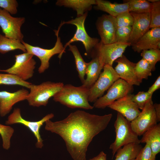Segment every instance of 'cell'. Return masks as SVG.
Segmentation results:
<instances>
[{"label":"cell","mask_w":160,"mask_h":160,"mask_svg":"<svg viewBox=\"0 0 160 160\" xmlns=\"http://www.w3.org/2000/svg\"><path fill=\"white\" fill-rule=\"evenodd\" d=\"M112 117L111 113L100 116L78 110L62 120L47 121L45 129L62 138L74 160H86L90 143L95 136L107 128Z\"/></svg>","instance_id":"cell-1"},{"label":"cell","mask_w":160,"mask_h":160,"mask_svg":"<svg viewBox=\"0 0 160 160\" xmlns=\"http://www.w3.org/2000/svg\"><path fill=\"white\" fill-rule=\"evenodd\" d=\"M89 89L82 85L76 87L64 85L53 97V100L71 108L92 110L94 108L88 101Z\"/></svg>","instance_id":"cell-2"},{"label":"cell","mask_w":160,"mask_h":160,"mask_svg":"<svg viewBox=\"0 0 160 160\" xmlns=\"http://www.w3.org/2000/svg\"><path fill=\"white\" fill-rule=\"evenodd\" d=\"M114 127L116 133L114 141L110 145L113 157L117 151L122 146L131 143L140 144L138 136L132 129L130 122L118 112Z\"/></svg>","instance_id":"cell-3"},{"label":"cell","mask_w":160,"mask_h":160,"mask_svg":"<svg viewBox=\"0 0 160 160\" xmlns=\"http://www.w3.org/2000/svg\"><path fill=\"white\" fill-rule=\"evenodd\" d=\"M64 85L63 82L47 81L39 85L32 84L26 100L33 107L46 106L50 98L60 91Z\"/></svg>","instance_id":"cell-4"},{"label":"cell","mask_w":160,"mask_h":160,"mask_svg":"<svg viewBox=\"0 0 160 160\" xmlns=\"http://www.w3.org/2000/svg\"><path fill=\"white\" fill-rule=\"evenodd\" d=\"M61 26L59 25L57 30H54L57 38V41L54 47L51 49H45L38 46H34L24 42H21L25 46L27 52L37 57L41 61V65L38 68L39 73L44 72L49 67V61L54 55L59 54L58 57L60 59L63 54L65 52L64 47L59 36V32Z\"/></svg>","instance_id":"cell-5"},{"label":"cell","mask_w":160,"mask_h":160,"mask_svg":"<svg viewBox=\"0 0 160 160\" xmlns=\"http://www.w3.org/2000/svg\"><path fill=\"white\" fill-rule=\"evenodd\" d=\"M87 12L80 17H77L68 21H64L61 23L62 26L65 24H71L76 26V30L73 36L64 45V50L72 43L79 41L83 44L86 52V55L92 57L95 48L99 43V39L96 38H92L87 33L84 26V22L87 15Z\"/></svg>","instance_id":"cell-6"},{"label":"cell","mask_w":160,"mask_h":160,"mask_svg":"<svg viewBox=\"0 0 160 160\" xmlns=\"http://www.w3.org/2000/svg\"><path fill=\"white\" fill-rule=\"evenodd\" d=\"M130 43H123L115 42L104 44L99 41L95 47L92 57L97 56L101 66L108 65L112 66L114 61L122 56Z\"/></svg>","instance_id":"cell-7"},{"label":"cell","mask_w":160,"mask_h":160,"mask_svg":"<svg viewBox=\"0 0 160 160\" xmlns=\"http://www.w3.org/2000/svg\"><path fill=\"white\" fill-rule=\"evenodd\" d=\"M103 69L97 79L89 89V102L94 103L103 95L115 81L120 79L112 66L106 65Z\"/></svg>","instance_id":"cell-8"},{"label":"cell","mask_w":160,"mask_h":160,"mask_svg":"<svg viewBox=\"0 0 160 160\" xmlns=\"http://www.w3.org/2000/svg\"><path fill=\"white\" fill-rule=\"evenodd\" d=\"M33 55L27 52L15 55L14 65L5 70L0 69V72L14 75L22 80L26 81L33 75L36 62Z\"/></svg>","instance_id":"cell-9"},{"label":"cell","mask_w":160,"mask_h":160,"mask_svg":"<svg viewBox=\"0 0 160 160\" xmlns=\"http://www.w3.org/2000/svg\"><path fill=\"white\" fill-rule=\"evenodd\" d=\"M54 116V114L51 113L47 114L38 121H30L23 118L21 115L20 109L16 108L8 116L5 124L7 125L20 124L27 127L33 133L36 138V147L41 148L43 147V140L40 133L41 127L47 121L50 120Z\"/></svg>","instance_id":"cell-10"},{"label":"cell","mask_w":160,"mask_h":160,"mask_svg":"<svg viewBox=\"0 0 160 160\" xmlns=\"http://www.w3.org/2000/svg\"><path fill=\"white\" fill-rule=\"evenodd\" d=\"M133 89V86L120 78L113 83L105 95L94 103L93 106L97 108L104 109L117 100L130 94Z\"/></svg>","instance_id":"cell-11"},{"label":"cell","mask_w":160,"mask_h":160,"mask_svg":"<svg viewBox=\"0 0 160 160\" xmlns=\"http://www.w3.org/2000/svg\"><path fill=\"white\" fill-rule=\"evenodd\" d=\"M152 100L148 101L139 115L130 122L133 131L138 136L143 135L157 121Z\"/></svg>","instance_id":"cell-12"},{"label":"cell","mask_w":160,"mask_h":160,"mask_svg":"<svg viewBox=\"0 0 160 160\" xmlns=\"http://www.w3.org/2000/svg\"><path fill=\"white\" fill-rule=\"evenodd\" d=\"M25 21V17H13L0 8V26L6 37L23 41L24 36L21 28Z\"/></svg>","instance_id":"cell-13"},{"label":"cell","mask_w":160,"mask_h":160,"mask_svg":"<svg viewBox=\"0 0 160 160\" xmlns=\"http://www.w3.org/2000/svg\"><path fill=\"white\" fill-rule=\"evenodd\" d=\"M96 25L103 43L108 44L116 42L117 28L115 17L109 15H103L98 18Z\"/></svg>","instance_id":"cell-14"},{"label":"cell","mask_w":160,"mask_h":160,"mask_svg":"<svg viewBox=\"0 0 160 160\" xmlns=\"http://www.w3.org/2000/svg\"><path fill=\"white\" fill-rule=\"evenodd\" d=\"M132 95L129 94L117 100L108 107L117 111L131 122L141 112L137 104L132 101Z\"/></svg>","instance_id":"cell-15"},{"label":"cell","mask_w":160,"mask_h":160,"mask_svg":"<svg viewBox=\"0 0 160 160\" xmlns=\"http://www.w3.org/2000/svg\"><path fill=\"white\" fill-rule=\"evenodd\" d=\"M29 93L24 88L13 92L0 91V116H5L9 113L15 104L26 100Z\"/></svg>","instance_id":"cell-16"},{"label":"cell","mask_w":160,"mask_h":160,"mask_svg":"<svg viewBox=\"0 0 160 160\" xmlns=\"http://www.w3.org/2000/svg\"><path fill=\"white\" fill-rule=\"evenodd\" d=\"M115 62L117 63V65L114 69L120 79L133 86L140 85L141 83L134 72L136 63L130 61L124 55Z\"/></svg>","instance_id":"cell-17"},{"label":"cell","mask_w":160,"mask_h":160,"mask_svg":"<svg viewBox=\"0 0 160 160\" xmlns=\"http://www.w3.org/2000/svg\"><path fill=\"white\" fill-rule=\"evenodd\" d=\"M133 18L130 35L131 45L135 43L150 29V12L137 13L130 12Z\"/></svg>","instance_id":"cell-18"},{"label":"cell","mask_w":160,"mask_h":160,"mask_svg":"<svg viewBox=\"0 0 160 160\" xmlns=\"http://www.w3.org/2000/svg\"><path fill=\"white\" fill-rule=\"evenodd\" d=\"M131 46L135 52L138 53L145 50L160 49V27L151 28Z\"/></svg>","instance_id":"cell-19"},{"label":"cell","mask_w":160,"mask_h":160,"mask_svg":"<svg viewBox=\"0 0 160 160\" xmlns=\"http://www.w3.org/2000/svg\"><path fill=\"white\" fill-rule=\"evenodd\" d=\"M140 143L149 145L153 154L156 156L160 152V124L152 127L143 135Z\"/></svg>","instance_id":"cell-20"},{"label":"cell","mask_w":160,"mask_h":160,"mask_svg":"<svg viewBox=\"0 0 160 160\" xmlns=\"http://www.w3.org/2000/svg\"><path fill=\"white\" fill-rule=\"evenodd\" d=\"M95 0H58L56 5L72 8L77 12V17L83 15L91 10L92 5L96 4Z\"/></svg>","instance_id":"cell-21"},{"label":"cell","mask_w":160,"mask_h":160,"mask_svg":"<svg viewBox=\"0 0 160 160\" xmlns=\"http://www.w3.org/2000/svg\"><path fill=\"white\" fill-rule=\"evenodd\" d=\"M96 3L95 9L105 12L115 17L122 13L129 12L127 2L122 4L113 3L107 1L96 0Z\"/></svg>","instance_id":"cell-22"},{"label":"cell","mask_w":160,"mask_h":160,"mask_svg":"<svg viewBox=\"0 0 160 160\" xmlns=\"http://www.w3.org/2000/svg\"><path fill=\"white\" fill-rule=\"evenodd\" d=\"M103 68L98 57L93 56L92 60L87 63L86 77L82 85L89 89L97 79Z\"/></svg>","instance_id":"cell-23"},{"label":"cell","mask_w":160,"mask_h":160,"mask_svg":"<svg viewBox=\"0 0 160 160\" xmlns=\"http://www.w3.org/2000/svg\"><path fill=\"white\" fill-rule=\"evenodd\" d=\"M142 148L140 144L125 145L117 151L115 160H132L135 159Z\"/></svg>","instance_id":"cell-24"},{"label":"cell","mask_w":160,"mask_h":160,"mask_svg":"<svg viewBox=\"0 0 160 160\" xmlns=\"http://www.w3.org/2000/svg\"><path fill=\"white\" fill-rule=\"evenodd\" d=\"M19 49L27 52L25 47L20 40L8 38L0 34V53L4 54L9 52Z\"/></svg>","instance_id":"cell-25"},{"label":"cell","mask_w":160,"mask_h":160,"mask_svg":"<svg viewBox=\"0 0 160 160\" xmlns=\"http://www.w3.org/2000/svg\"><path fill=\"white\" fill-rule=\"evenodd\" d=\"M68 46V50L72 52L74 56L76 68L82 84L85 79L87 63L84 61L76 46L70 44Z\"/></svg>","instance_id":"cell-26"},{"label":"cell","mask_w":160,"mask_h":160,"mask_svg":"<svg viewBox=\"0 0 160 160\" xmlns=\"http://www.w3.org/2000/svg\"><path fill=\"white\" fill-rule=\"evenodd\" d=\"M129 4V12L137 13L150 12L152 3L146 0H129L126 1Z\"/></svg>","instance_id":"cell-27"},{"label":"cell","mask_w":160,"mask_h":160,"mask_svg":"<svg viewBox=\"0 0 160 160\" xmlns=\"http://www.w3.org/2000/svg\"><path fill=\"white\" fill-rule=\"evenodd\" d=\"M152 69L148 63L142 58L136 63L134 72L138 80L140 83L143 79H147L152 75Z\"/></svg>","instance_id":"cell-28"},{"label":"cell","mask_w":160,"mask_h":160,"mask_svg":"<svg viewBox=\"0 0 160 160\" xmlns=\"http://www.w3.org/2000/svg\"><path fill=\"white\" fill-rule=\"evenodd\" d=\"M32 84L9 73H0V85H18L29 89Z\"/></svg>","instance_id":"cell-29"},{"label":"cell","mask_w":160,"mask_h":160,"mask_svg":"<svg viewBox=\"0 0 160 160\" xmlns=\"http://www.w3.org/2000/svg\"><path fill=\"white\" fill-rule=\"evenodd\" d=\"M141 56L151 66L152 71L155 69L156 63L160 60V50L152 49L145 50L141 52Z\"/></svg>","instance_id":"cell-30"},{"label":"cell","mask_w":160,"mask_h":160,"mask_svg":"<svg viewBox=\"0 0 160 160\" xmlns=\"http://www.w3.org/2000/svg\"><path fill=\"white\" fill-rule=\"evenodd\" d=\"M14 130L10 126L0 124V135L2 140L3 148L6 150L9 149L11 145V139Z\"/></svg>","instance_id":"cell-31"},{"label":"cell","mask_w":160,"mask_h":160,"mask_svg":"<svg viewBox=\"0 0 160 160\" xmlns=\"http://www.w3.org/2000/svg\"><path fill=\"white\" fill-rule=\"evenodd\" d=\"M150 28L160 27V1L152 3Z\"/></svg>","instance_id":"cell-32"},{"label":"cell","mask_w":160,"mask_h":160,"mask_svg":"<svg viewBox=\"0 0 160 160\" xmlns=\"http://www.w3.org/2000/svg\"><path fill=\"white\" fill-rule=\"evenodd\" d=\"M152 95L147 91H140L136 95H133L132 100L139 109L142 110L148 101L152 100Z\"/></svg>","instance_id":"cell-33"},{"label":"cell","mask_w":160,"mask_h":160,"mask_svg":"<svg viewBox=\"0 0 160 160\" xmlns=\"http://www.w3.org/2000/svg\"><path fill=\"white\" fill-rule=\"evenodd\" d=\"M132 26L117 28L116 32V42L123 43H130Z\"/></svg>","instance_id":"cell-34"},{"label":"cell","mask_w":160,"mask_h":160,"mask_svg":"<svg viewBox=\"0 0 160 160\" xmlns=\"http://www.w3.org/2000/svg\"><path fill=\"white\" fill-rule=\"evenodd\" d=\"M117 28L132 26L133 18L130 12L122 13L115 17Z\"/></svg>","instance_id":"cell-35"},{"label":"cell","mask_w":160,"mask_h":160,"mask_svg":"<svg viewBox=\"0 0 160 160\" xmlns=\"http://www.w3.org/2000/svg\"><path fill=\"white\" fill-rule=\"evenodd\" d=\"M135 159L136 160H156V156L153 153L149 145L146 144Z\"/></svg>","instance_id":"cell-36"},{"label":"cell","mask_w":160,"mask_h":160,"mask_svg":"<svg viewBox=\"0 0 160 160\" xmlns=\"http://www.w3.org/2000/svg\"><path fill=\"white\" fill-rule=\"evenodd\" d=\"M18 4L16 0H0V8L13 15L17 12Z\"/></svg>","instance_id":"cell-37"},{"label":"cell","mask_w":160,"mask_h":160,"mask_svg":"<svg viewBox=\"0 0 160 160\" xmlns=\"http://www.w3.org/2000/svg\"><path fill=\"white\" fill-rule=\"evenodd\" d=\"M160 88V76H159L153 84L150 87L147 91L149 93L153 94Z\"/></svg>","instance_id":"cell-38"},{"label":"cell","mask_w":160,"mask_h":160,"mask_svg":"<svg viewBox=\"0 0 160 160\" xmlns=\"http://www.w3.org/2000/svg\"><path fill=\"white\" fill-rule=\"evenodd\" d=\"M89 160H107V155L102 151L97 156Z\"/></svg>","instance_id":"cell-39"},{"label":"cell","mask_w":160,"mask_h":160,"mask_svg":"<svg viewBox=\"0 0 160 160\" xmlns=\"http://www.w3.org/2000/svg\"><path fill=\"white\" fill-rule=\"evenodd\" d=\"M157 122L160 121V104L155 103L153 104Z\"/></svg>","instance_id":"cell-40"},{"label":"cell","mask_w":160,"mask_h":160,"mask_svg":"<svg viewBox=\"0 0 160 160\" xmlns=\"http://www.w3.org/2000/svg\"><path fill=\"white\" fill-rule=\"evenodd\" d=\"M148 1L149 2L151 3H153L156 2L160 1L159 0H148Z\"/></svg>","instance_id":"cell-41"},{"label":"cell","mask_w":160,"mask_h":160,"mask_svg":"<svg viewBox=\"0 0 160 160\" xmlns=\"http://www.w3.org/2000/svg\"><path fill=\"white\" fill-rule=\"evenodd\" d=\"M132 160H136V159H132Z\"/></svg>","instance_id":"cell-42"}]
</instances>
